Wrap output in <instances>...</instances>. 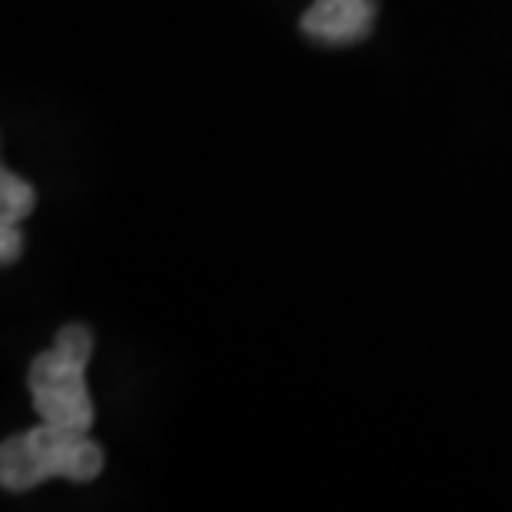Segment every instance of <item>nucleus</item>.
<instances>
[{
	"label": "nucleus",
	"instance_id": "obj_2",
	"mask_svg": "<svg viewBox=\"0 0 512 512\" xmlns=\"http://www.w3.org/2000/svg\"><path fill=\"white\" fill-rule=\"evenodd\" d=\"M94 356V336L84 326H64L57 343L40 353L30 366V399L44 423L80 429H94V399L87 393L84 370Z\"/></svg>",
	"mask_w": 512,
	"mask_h": 512
},
{
	"label": "nucleus",
	"instance_id": "obj_3",
	"mask_svg": "<svg viewBox=\"0 0 512 512\" xmlns=\"http://www.w3.org/2000/svg\"><path fill=\"white\" fill-rule=\"evenodd\" d=\"M373 17V0H313L303 14V30L323 44H356L370 34Z\"/></svg>",
	"mask_w": 512,
	"mask_h": 512
},
{
	"label": "nucleus",
	"instance_id": "obj_1",
	"mask_svg": "<svg viewBox=\"0 0 512 512\" xmlns=\"http://www.w3.org/2000/svg\"><path fill=\"white\" fill-rule=\"evenodd\" d=\"M104 469V449L90 433L80 429L44 423L10 436L0 449V483L10 493H24L47 479H70V483H90Z\"/></svg>",
	"mask_w": 512,
	"mask_h": 512
},
{
	"label": "nucleus",
	"instance_id": "obj_4",
	"mask_svg": "<svg viewBox=\"0 0 512 512\" xmlns=\"http://www.w3.org/2000/svg\"><path fill=\"white\" fill-rule=\"evenodd\" d=\"M30 210H34V190L4 170V177H0V223H20Z\"/></svg>",
	"mask_w": 512,
	"mask_h": 512
},
{
	"label": "nucleus",
	"instance_id": "obj_5",
	"mask_svg": "<svg viewBox=\"0 0 512 512\" xmlns=\"http://www.w3.org/2000/svg\"><path fill=\"white\" fill-rule=\"evenodd\" d=\"M20 256V230L17 223H0V260L14 263Z\"/></svg>",
	"mask_w": 512,
	"mask_h": 512
}]
</instances>
